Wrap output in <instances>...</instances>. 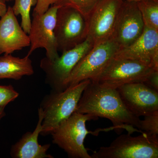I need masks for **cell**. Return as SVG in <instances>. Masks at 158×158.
Segmentation results:
<instances>
[{"instance_id": "obj_8", "label": "cell", "mask_w": 158, "mask_h": 158, "mask_svg": "<svg viewBox=\"0 0 158 158\" xmlns=\"http://www.w3.org/2000/svg\"><path fill=\"white\" fill-rule=\"evenodd\" d=\"M154 70L156 69L139 61L113 59L94 82L103 88L117 89L127 84L144 83Z\"/></svg>"}, {"instance_id": "obj_15", "label": "cell", "mask_w": 158, "mask_h": 158, "mask_svg": "<svg viewBox=\"0 0 158 158\" xmlns=\"http://www.w3.org/2000/svg\"><path fill=\"white\" fill-rule=\"evenodd\" d=\"M38 120L37 126L33 132H27L23 135L19 141L11 146L10 156L13 158H53L48 154L51 144L41 145L38 139L42 129L43 116L42 111L39 108Z\"/></svg>"}, {"instance_id": "obj_25", "label": "cell", "mask_w": 158, "mask_h": 158, "mask_svg": "<svg viewBox=\"0 0 158 158\" xmlns=\"http://www.w3.org/2000/svg\"><path fill=\"white\" fill-rule=\"evenodd\" d=\"M6 113L5 112V107L0 106V122L2 119L3 117L6 116Z\"/></svg>"}, {"instance_id": "obj_18", "label": "cell", "mask_w": 158, "mask_h": 158, "mask_svg": "<svg viewBox=\"0 0 158 158\" xmlns=\"http://www.w3.org/2000/svg\"><path fill=\"white\" fill-rule=\"evenodd\" d=\"M11 7L15 16L20 15L21 17V26L26 34H29L31 30V10L32 6L37 4V0H14Z\"/></svg>"}, {"instance_id": "obj_5", "label": "cell", "mask_w": 158, "mask_h": 158, "mask_svg": "<svg viewBox=\"0 0 158 158\" xmlns=\"http://www.w3.org/2000/svg\"><path fill=\"white\" fill-rule=\"evenodd\" d=\"M94 46L92 40L87 37L81 43L63 52L56 59L51 60L45 57L41 59L40 67L45 73L46 82L52 90L61 91L67 88L66 81L72 71Z\"/></svg>"}, {"instance_id": "obj_14", "label": "cell", "mask_w": 158, "mask_h": 158, "mask_svg": "<svg viewBox=\"0 0 158 158\" xmlns=\"http://www.w3.org/2000/svg\"><path fill=\"white\" fill-rule=\"evenodd\" d=\"M0 19V55L11 54L30 46L29 36L18 21L10 6Z\"/></svg>"}, {"instance_id": "obj_24", "label": "cell", "mask_w": 158, "mask_h": 158, "mask_svg": "<svg viewBox=\"0 0 158 158\" xmlns=\"http://www.w3.org/2000/svg\"><path fill=\"white\" fill-rule=\"evenodd\" d=\"M7 8L6 2L4 0H0V17L6 13Z\"/></svg>"}, {"instance_id": "obj_7", "label": "cell", "mask_w": 158, "mask_h": 158, "mask_svg": "<svg viewBox=\"0 0 158 158\" xmlns=\"http://www.w3.org/2000/svg\"><path fill=\"white\" fill-rule=\"evenodd\" d=\"M123 2V0H101L86 18L87 37L94 46L113 39Z\"/></svg>"}, {"instance_id": "obj_20", "label": "cell", "mask_w": 158, "mask_h": 158, "mask_svg": "<svg viewBox=\"0 0 158 158\" xmlns=\"http://www.w3.org/2000/svg\"><path fill=\"white\" fill-rule=\"evenodd\" d=\"M144 117L140 121L139 130L148 136L158 138V111Z\"/></svg>"}, {"instance_id": "obj_9", "label": "cell", "mask_w": 158, "mask_h": 158, "mask_svg": "<svg viewBox=\"0 0 158 158\" xmlns=\"http://www.w3.org/2000/svg\"><path fill=\"white\" fill-rule=\"evenodd\" d=\"M54 34L58 52L62 53L70 50L87 38L86 19L73 8L59 7Z\"/></svg>"}, {"instance_id": "obj_11", "label": "cell", "mask_w": 158, "mask_h": 158, "mask_svg": "<svg viewBox=\"0 0 158 158\" xmlns=\"http://www.w3.org/2000/svg\"><path fill=\"white\" fill-rule=\"evenodd\" d=\"M117 90L128 110L137 117L140 118L158 111V91L144 83L127 84Z\"/></svg>"}, {"instance_id": "obj_22", "label": "cell", "mask_w": 158, "mask_h": 158, "mask_svg": "<svg viewBox=\"0 0 158 158\" xmlns=\"http://www.w3.org/2000/svg\"><path fill=\"white\" fill-rule=\"evenodd\" d=\"M56 0H37L33 13L41 14L44 13L50 8V6H53L56 3Z\"/></svg>"}, {"instance_id": "obj_27", "label": "cell", "mask_w": 158, "mask_h": 158, "mask_svg": "<svg viewBox=\"0 0 158 158\" xmlns=\"http://www.w3.org/2000/svg\"><path fill=\"white\" fill-rule=\"evenodd\" d=\"M6 2H12V1H14V0H4Z\"/></svg>"}, {"instance_id": "obj_4", "label": "cell", "mask_w": 158, "mask_h": 158, "mask_svg": "<svg viewBox=\"0 0 158 158\" xmlns=\"http://www.w3.org/2000/svg\"><path fill=\"white\" fill-rule=\"evenodd\" d=\"M128 133L118 136L108 146L94 151L92 158H158V138L145 133L132 136Z\"/></svg>"}, {"instance_id": "obj_13", "label": "cell", "mask_w": 158, "mask_h": 158, "mask_svg": "<svg viewBox=\"0 0 158 158\" xmlns=\"http://www.w3.org/2000/svg\"><path fill=\"white\" fill-rule=\"evenodd\" d=\"M144 27L137 3L123 1L113 37L120 48L126 47L135 41L142 34Z\"/></svg>"}, {"instance_id": "obj_21", "label": "cell", "mask_w": 158, "mask_h": 158, "mask_svg": "<svg viewBox=\"0 0 158 158\" xmlns=\"http://www.w3.org/2000/svg\"><path fill=\"white\" fill-rule=\"evenodd\" d=\"M19 96V93L11 85H0V106L6 108Z\"/></svg>"}, {"instance_id": "obj_10", "label": "cell", "mask_w": 158, "mask_h": 158, "mask_svg": "<svg viewBox=\"0 0 158 158\" xmlns=\"http://www.w3.org/2000/svg\"><path fill=\"white\" fill-rule=\"evenodd\" d=\"M58 6L53 5L44 13H33L31 30L29 34L30 48L27 55L31 56L37 49L44 48L46 57L53 60L59 56L54 29Z\"/></svg>"}, {"instance_id": "obj_1", "label": "cell", "mask_w": 158, "mask_h": 158, "mask_svg": "<svg viewBox=\"0 0 158 158\" xmlns=\"http://www.w3.org/2000/svg\"><path fill=\"white\" fill-rule=\"evenodd\" d=\"M75 112L107 118L118 133L122 130L132 134L139 130L141 119L128 110L117 89L103 88L91 82L85 88Z\"/></svg>"}, {"instance_id": "obj_23", "label": "cell", "mask_w": 158, "mask_h": 158, "mask_svg": "<svg viewBox=\"0 0 158 158\" xmlns=\"http://www.w3.org/2000/svg\"><path fill=\"white\" fill-rule=\"evenodd\" d=\"M143 83L158 91V70H154Z\"/></svg>"}, {"instance_id": "obj_26", "label": "cell", "mask_w": 158, "mask_h": 158, "mask_svg": "<svg viewBox=\"0 0 158 158\" xmlns=\"http://www.w3.org/2000/svg\"><path fill=\"white\" fill-rule=\"evenodd\" d=\"M123 1H125V2H141L142 1H145V0H123ZM152 1H158V0H152Z\"/></svg>"}, {"instance_id": "obj_6", "label": "cell", "mask_w": 158, "mask_h": 158, "mask_svg": "<svg viewBox=\"0 0 158 158\" xmlns=\"http://www.w3.org/2000/svg\"><path fill=\"white\" fill-rule=\"evenodd\" d=\"M119 49V45L114 39L94 46L72 71L66 81V87L85 80L96 82Z\"/></svg>"}, {"instance_id": "obj_17", "label": "cell", "mask_w": 158, "mask_h": 158, "mask_svg": "<svg viewBox=\"0 0 158 158\" xmlns=\"http://www.w3.org/2000/svg\"><path fill=\"white\" fill-rule=\"evenodd\" d=\"M136 3L144 27L158 31V1L145 0Z\"/></svg>"}, {"instance_id": "obj_3", "label": "cell", "mask_w": 158, "mask_h": 158, "mask_svg": "<svg viewBox=\"0 0 158 158\" xmlns=\"http://www.w3.org/2000/svg\"><path fill=\"white\" fill-rule=\"evenodd\" d=\"M98 118L92 115L75 112L62 122L51 133L52 142L72 158H92L85 147L84 141L88 134L86 123Z\"/></svg>"}, {"instance_id": "obj_16", "label": "cell", "mask_w": 158, "mask_h": 158, "mask_svg": "<svg viewBox=\"0 0 158 158\" xmlns=\"http://www.w3.org/2000/svg\"><path fill=\"white\" fill-rule=\"evenodd\" d=\"M30 56L23 58L5 54L0 57V80H19L24 76L34 73V69Z\"/></svg>"}, {"instance_id": "obj_12", "label": "cell", "mask_w": 158, "mask_h": 158, "mask_svg": "<svg viewBox=\"0 0 158 158\" xmlns=\"http://www.w3.org/2000/svg\"><path fill=\"white\" fill-rule=\"evenodd\" d=\"M114 59L135 60L158 70V31L144 27L141 36L130 45L119 49Z\"/></svg>"}, {"instance_id": "obj_19", "label": "cell", "mask_w": 158, "mask_h": 158, "mask_svg": "<svg viewBox=\"0 0 158 158\" xmlns=\"http://www.w3.org/2000/svg\"><path fill=\"white\" fill-rule=\"evenodd\" d=\"M101 0H56L54 5L58 7H68L79 11L86 19Z\"/></svg>"}, {"instance_id": "obj_2", "label": "cell", "mask_w": 158, "mask_h": 158, "mask_svg": "<svg viewBox=\"0 0 158 158\" xmlns=\"http://www.w3.org/2000/svg\"><path fill=\"white\" fill-rule=\"evenodd\" d=\"M90 82V80H85L62 91L51 90L50 93L44 97L39 107L43 116L41 135L51 134L62 122L75 112L83 91Z\"/></svg>"}]
</instances>
